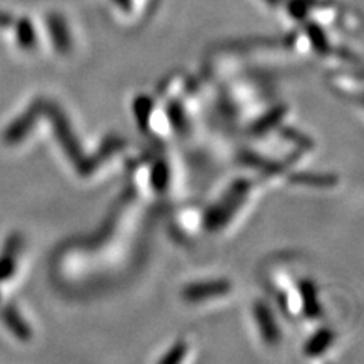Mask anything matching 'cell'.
<instances>
[{"label":"cell","mask_w":364,"mask_h":364,"mask_svg":"<svg viewBox=\"0 0 364 364\" xmlns=\"http://www.w3.org/2000/svg\"><path fill=\"white\" fill-rule=\"evenodd\" d=\"M18 41L23 46V48H32L33 43H36V37H33V32L29 23H21V26L18 29Z\"/></svg>","instance_id":"cell-18"},{"label":"cell","mask_w":364,"mask_h":364,"mask_svg":"<svg viewBox=\"0 0 364 364\" xmlns=\"http://www.w3.org/2000/svg\"><path fill=\"white\" fill-rule=\"evenodd\" d=\"M250 190V182L247 179H238L228 188L222 199L214 203L213 207L205 214V226L211 231L220 230L228 222L232 219V215L242 207L246 200L247 193Z\"/></svg>","instance_id":"cell-1"},{"label":"cell","mask_w":364,"mask_h":364,"mask_svg":"<svg viewBox=\"0 0 364 364\" xmlns=\"http://www.w3.org/2000/svg\"><path fill=\"white\" fill-rule=\"evenodd\" d=\"M170 182V167L164 159H158L151 170V184L156 193L167 190Z\"/></svg>","instance_id":"cell-15"},{"label":"cell","mask_w":364,"mask_h":364,"mask_svg":"<svg viewBox=\"0 0 364 364\" xmlns=\"http://www.w3.org/2000/svg\"><path fill=\"white\" fill-rule=\"evenodd\" d=\"M282 132H284V135L287 136L289 140H293V141H299V143H301V144H304L305 147H310V140H309V139H305L304 134L296 132L294 129H284Z\"/></svg>","instance_id":"cell-19"},{"label":"cell","mask_w":364,"mask_h":364,"mask_svg":"<svg viewBox=\"0 0 364 364\" xmlns=\"http://www.w3.org/2000/svg\"><path fill=\"white\" fill-rule=\"evenodd\" d=\"M44 114L49 117L53 128V134L56 136V140H58L60 146L63 147L64 154L77 168L79 164L84 161L85 155L81 147V143H79L77 136L75 135V131L64 114V111L58 105L53 104V102H44Z\"/></svg>","instance_id":"cell-2"},{"label":"cell","mask_w":364,"mask_h":364,"mask_svg":"<svg viewBox=\"0 0 364 364\" xmlns=\"http://www.w3.org/2000/svg\"><path fill=\"white\" fill-rule=\"evenodd\" d=\"M299 291H301V298H302V306L305 314L311 317V318H317L322 313L321 304H318L317 299V287L316 284L310 279H305L299 284Z\"/></svg>","instance_id":"cell-11"},{"label":"cell","mask_w":364,"mask_h":364,"mask_svg":"<svg viewBox=\"0 0 364 364\" xmlns=\"http://www.w3.org/2000/svg\"><path fill=\"white\" fill-rule=\"evenodd\" d=\"M0 316H2V321L8 326L9 331L13 333L18 340L28 341L32 337L31 326L28 325L25 318L21 317V314L18 313V310L14 305H5Z\"/></svg>","instance_id":"cell-8"},{"label":"cell","mask_w":364,"mask_h":364,"mask_svg":"<svg viewBox=\"0 0 364 364\" xmlns=\"http://www.w3.org/2000/svg\"><path fill=\"white\" fill-rule=\"evenodd\" d=\"M166 114H167L168 123L172 124V128L179 135H186L190 131V122H188V117L186 114V109L178 100L168 102L166 107Z\"/></svg>","instance_id":"cell-12"},{"label":"cell","mask_w":364,"mask_h":364,"mask_svg":"<svg viewBox=\"0 0 364 364\" xmlns=\"http://www.w3.org/2000/svg\"><path fill=\"white\" fill-rule=\"evenodd\" d=\"M290 182L296 186H306L316 188H329L337 186L338 178L333 173H306L299 172L290 176Z\"/></svg>","instance_id":"cell-9"},{"label":"cell","mask_w":364,"mask_h":364,"mask_svg":"<svg viewBox=\"0 0 364 364\" xmlns=\"http://www.w3.org/2000/svg\"><path fill=\"white\" fill-rule=\"evenodd\" d=\"M254 317L259 328V334L263 337L264 343L273 346L279 343L281 331L277 323V318L273 316L270 306L264 301H257L254 304Z\"/></svg>","instance_id":"cell-5"},{"label":"cell","mask_w":364,"mask_h":364,"mask_svg":"<svg viewBox=\"0 0 364 364\" xmlns=\"http://www.w3.org/2000/svg\"><path fill=\"white\" fill-rule=\"evenodd\" d=\"M50 29H52L53 43L56 46V49H58V52L61 53H65L68 49H70V40H68V33L64 25L61 21H52Z\"/></svg>","instance_id":"cell-16"},{"label":"cell","mask_w":364,"mask_h":364,"mask_svg":"<svg viewBox=\"0 0 364 364\" xmlns=\"http://www.w3.org/2000/svg\"><path fill=\"white\" fill-rule=\"evenodd\" d=\"M132 108H134V116L136 119V123H139V128L141 131H147V128H149L152 111H154L152 99L149 96H139L134 100Z\"/></svg>","instance_id":"cell-13"},{"label":"cell","mask_w":364,"mask_h":364,"mask_svg":"<svg viewBox=\"0 0 364 364\" xmlns=\"http://www.w3.org/2000/svg\"><path fill=\"white\" fill-rule=\"evenodd\" d=\"M231 289L232 284L226 279L191 282L182 289V298L190 302H198L203 299L218 298V296H225L231 291Z\"/></svg>","instance_id":"cell-4"},{"label":"cell","mask_w":364,"mask_h":364,"mask_svg":"<svg viewBox=\"0 0 364 364\" xmlns=\"http://www.w3.org/2000/svg\"><path fill=\"white\" fill-rule=\"evenodd\" d=\"M187 355V345L186 343H176L173 345L172 348H170V350L167 352V354L159 360V363L163 364H176V363H181L182 360L186 358Z\"/></svg>","instance_id":"cell-17"},{"label":"cell","mask_w":364,"mask_h":364,"mask_svg":"<svg viewBox=\"0 0 364 364\" xmlns=\"http://www.w3.org/2000/svg\"><path fill=\"white\" fill-rule=\"evenodd\" d=\"M334 341V333L329 328H321L306 340V343L304 346L305 355L309 357H317L322 355L326 349L331 348Z\"/></svg>","instance_id":"cell-10"},{"label":"cell","mask_w":364,"mask_h":364,"mask_svg":"<svg viewBox=\"0 0 364 364\" xmlns=\"http://www.w3.org/2000/svg\"><path fill=\"white\" fill-rule=\"evenodd\" d=\"M43 114L44 100H33L25 112H21L17 119L8 124V128L4 132V141L6 144H17L25 140Z\"/></svg>","instance_id":"cell-3"},{"label":"cell","mask_w":364,"mask_h":364,"mask_svg":"<svg viewBox=\"0 0 364 364\" xmlns=\"http://www.w3.org/2000/svg\"><path fill=\"white\" fill-rule=\"evenodd\" d=\"M286 112H287V108L282 107V105L270 109L269 112L264 114V116H261L257 120V123H254L252 132L257 134V135H261V134L270 131L272 128H275L277 124L282 120V117L286 116Z\"/></svg>","instance_id":"cell-14"},{"label":"cell","mask_w":364,"mask_h":364,"mask_svg":"<svg viewBox=\"0 0 364 364\" xmlns=\"http://www.w3.org/2000/svg\"><path fill=\"white\" fill-rule=\"evenodd\" d=\"M120 147H122V140L116 139V136H111V139H108L104 144L100 146L99 152H96L93 156H85L84 158V161L79 164V167H77V172L81 173L82 176L93 173L95 170L97 168V166H100L104 159H107L111 154L119 151Z\"/></svg>","instance_id":"cell-7"},{"label":"cell","mask_w":364,"mask_h":364,"mask_svg":"<svg viewBox=\"0 0 364 364\" xmlns=\"http://www.w3.org/2000/svg\"><path fill=\"white\" fill-rule=\"evenodd\" d=\"M21 235L20 234H11L4 246L2 255H0V282L9 279L16 273L17 269V258L21 250Z\"/></svg>","instance_id":"cell-6"}]
</instances>
